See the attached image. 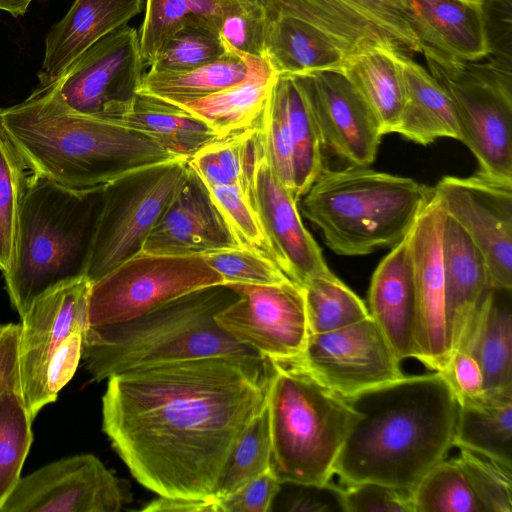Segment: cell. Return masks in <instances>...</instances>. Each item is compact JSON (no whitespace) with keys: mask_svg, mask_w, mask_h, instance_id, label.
I'll list each match as a JSON object with an SVG mask.
<instances>
[{"mask_svg":"<svg viewBox=\"0 0 512 512\" xmlns=\"http://www.w3.org/2000/svg\"><path fill=\"white\" fill-rule=\"evenodd\" d=\"M21 154L0 126V270L6 273L16 252L19 217L28 174Z\"/></svg>","mask_w":512,"mask_h":512,"instance_id":"obj_41","label":"cell"},{"mask_svg":"<svg viewBox=\"0 0 512 512\" xmlns=\"http://www.w3.org/2000/svg\"><path fill=\"white\" fill-rule=\"evenodd\" d=\"M144 0H75L49 30L37 74L40 86L56 82L90 46L127 25L143 9Z\"/></svg>","mask_w":512,"mask_h":512,"instance_id":"obj_24","label":"cell"},{"mask_svg":"<svg viewBox=\"0 0 512 512\" xmlns=\"http://www.w3.org/2000/svg\"><path fill=\"white\" fill-rule=\"evenodd\" d=\"M401 61L404 102L393 133L420 145L443 137L461 141L458 117L447 92L410 56L402 55Z\"/></svg>","mask_w":512,"mask_h":512,"instance_id":"obj_29","label":"cell"},{"mask_svg":"<svg viewBox=\"0 0 512 512\" xmlns=\"http://www.w3.org/2000/svg\"><path fill=\"white\" fill-rule=\"evenodd\" d=\"M190 172L188 159L177 157L133 171L104 187L86 269L91 283L141 252Z\"/></svg>","mask_w":512,"mask_h":512,"instance_id":"obj_9","label":"cell"},{"mask_svg":"<svg viewBox=\"0 0 512 512\" xmlns=\"http://www.w3.org/2000/svg\"><path fill=\"white\" fill-rule=\"evenodd\" d=\"M218 30L226 46L266 59V14L260 0H226Z\"/></svg>","mask_w":512,"mask_h":512,"instance_id":"obj_44","label":"cell"},{"mask_svg":"<svg viewBox=\"0 0 512 512\" xmlns=\"http://www.w3.org/2000/svg\"><path fill=\"white\" fill-rule=\"evenodd\" d=\"M410 1L414 31L422 49L462 62L480 61L489 56L482 2Z\"/></svg>","mask_w":512,"mask_h":512,"instance_id":"obj_26","label":"cell"},{"mask_svg":"<svg viewBox=\"0 0 512 512\" xmlns=\"http://www.w3.org/2000/svg\"><path fill=\"white\" fill-rule=\"evenodd\" d=\"M272 95L287 123L294 157V195L299 201L324 170V150L299 76L278 74Z\"/></svg>","mask_w":512,"mask_h":512,"instance_id":"obj_34","label":"cell"},{"mask_svg":"<svg viewBox=\"0 0 512 512\" xmlns=\"http://www.w3.org/2000/svg\"><path fill=\"white\" fill-rule=\"evenodd\" d=\"M402 55L369 45L348 55L341 68L373 112L383 135L393 133L403 107Z\"/></svg>","mask_w":512,"mask_h":512,"instance_id":"obj_32","label":"cell"},{"mask_svg":"<svg viewBox=\"0 0 512 512\" xmlns=\"http://www.w3.org/2000/svg\"><path fill=\"white\" fill-rule=\"evenodd\" d=\"M277 75L265 58L253 56L241 82L175 106L204 122L219 138L226 137L260 121Z\"/></svg>","mask_w":512,"mask_h":512,"instance_id":"obj_28","label":"cell"},{"mask_svg":"<svg viewBox=\"0 0 512 512\" xmlns=\"http://www.w3.org/2000/svg\"><path fill=\"white\" fill-rule=\"evenodd\" d=\"M207 263L223 278L224 285L243 283L274 285L291 279L267 257L239 247L204 255Z\"/></svg>","mask_w":512,"mask_h":512,"instance_id":"obj_45","label":"cell"},{"mask_svg":"<svg viewBox=\"0 0 512 512\" xmlns=\"http://www.w3.org/2000/svg\"><path fill=\"white\" fill-rule=\"evenodd\" d=\"M269 361L270 471L282 484H325L360 414L295 360Z\"/></svg>","mask_w":512,"mask_h":512,"instance_id":"obj_7","label":"cell"},{"mask_svg":"<svg viewBox=\"0 0 512 512\" xmlns=\"http://www.w3.org/2000/svg\"><path fill=\"white\" fill-rule=\"evenodd\" d=\"M293 360L345 399L404 375L401 361L371 316L310 334L303 353Z\"/></svg>","mask_w":512,"mask_h":512,"instance_id":"obj_13","label":"cell"},{"mask_svg":"<svg viewBox=\"0 0 512 512\" xmlns=\"http://www.w3.org/2000/svg\"><path fill=\"white\" fill-rule=\"evenodd\" d=\"M341 486L345 512H414L411 490L375 482Z\"/></svg>","mask_w":512,"mask_h":512,"instance_id":"obj_46","label":"cell"},{"mask_svg":"<svg viewBox=\"0 0 512 512\" xmlns=\"http://www.w3.org/2000/svg\"><path fill=\"white\" fill-rule=\"evenodd\" d=\"M33 0H0V10L9 12L14 18L23 16Z\"/></svg>","mask_w":512,"mask_h":512,"instance_id":"obj_54","label":"cell"},{"mask_svg":"<svg viewBox=\"0 0 512 512\" xmlns=\"http://www.w3.org/2000/svg\"><path fill=\"white\" fill-rule=\"evenodd\" d=\"M239 247L208 186L191 169L187 181L146 238L141 252L191 256Z\"/></svg>","mask_w":512,"mask_h":512,"instance_id":"obj_22","label":"cell"},{"mask_svg":"<svg viewBox=\"0 0 512 512\" xmlns=\"http://www.w3.org/2000/svg\"><path fill=\"white\" fill-rule=\"evenodd\" d=\"M266 17L306 22L330 37L347 55L369 45L409 56L422 47L410 0H260Z\"/></svg>","mask_w":512,"mask_h":512,"instance_id":"obj_11","label":"cell"},{"mask_svg":"<svg viewBox=\"0 0 512 512\" xmlns=\"http://www.w3.org/2000/svg\"><path fill=\"white\" fill-rule=\"evenodd\" d=\"M224 285L204 255L139 252L91 283L88 326L131 320L194 290Z\"/></svg>","mask_w":512,"mask_h":512,"instance_id":"obj_10","label":"cell"},{"mask_svg":"<svg viewBox=\"0 0 512 512\" xmlns=\"http://www.w3.org/2000/svg\"><path fill=\"white\" fill-rule=\"evenodd\" d=\"M446 214L468 235L486 263L490 285L512 289V180L481 172L444 176L434 187Z\"/></svg>","mask_w":512,"mask_h":512,"instance_id":"obj_14","label":"cell"},{"mask_svg":"<svg viewBox=\"0 0 512 512\" xmlns=\"http://www.w3.org/2000/svg\"><path fill=\"white\" fill-rule=\"evenodd\" d=\"M490 54L511 62V0L482 1Z\"/></svg>","mask_w":512,"mask_h":512,"instance_id":"obj_51","label":"cell"},{"mask_svg":"<svg viewBox=\"0 0 512 512\" xmlns=\"http://www.w3.org/2000/svg\"><path fill=\"white\" fill-rule=\"evenodd\" d=\"M421 54L453 102L461 142L476 157L479 172L512 180L511 62L493 57L456 61L428 48Z\"/></svg>","mask_w":512,"mask_h":512,"instance_id":"obj_8","label":"cell"},{"mask_svg":"<svg viewBox=\"0 0 512 512\" xmlns=\"http://www.w3.org/2000/svg\"><path fill=\"white\" fill-rule=\"evenodd\" d=\"M294 485L297 489L286 501L285 509L287 511L345 512L343 488L331 480L321 485Z\"/></svg>","mask_w":512,"mask_h":512,"instance_id":"obj_50","label":"cell"},{"mask_svg":"<svg viewBox=\"0 0 512 512\" xmlns=\"http://www.w3.org/2000/svg\"><path fill=\"white\" fill-rule=\"evenodd\" d=\"M32 422L19 386L0 394V509L21 478L33 442Z\"/></svg>","mask_w":512,"mask_h":512,"instance_id":"obj_37","label":"cell"},{"mask_svg":"<svg viewBox=\"0 0 512 512\" xmlns=\"http://www.w3.org/2000/svg\"><path fill=\"white\" fill-rule=\"evenodd\" d=\"M347 400L360 417L334 465L341 485L413 491L454 447L460 403L440 371L403 375Z\"/></svg>","mask_w":512,"mask_h":512,"instance_id":"obj_2","label":"cell"},{"mask_svg":"<svg viewBox=\"0 0 512 512\" xmlns=\"http://www.w3.org/2000/svg\"><path fill=\"white\" fill-rule=\"evenodd\" d=\"M261 122L203 146L188 159L190 168L207 186L238 185L250 192L263 149Z\"/></svg>","mask_w":512,"mask_h":512,"instance_id":"obj_36","label":"cell"},{"mask_svg":"<svg viewBox=\"0 0 512 512\" xmlns=\"http://www.w3.org/2000/svg\"><path fill=\"white\" fill-rule=\"evenodd\" d=\"M144 68L138 30L125 25L90 46L54 83L70 108L103 118L136 96Z\"/></svg>","mask_w":512,"mask_h":512,"instance_id":"obj_17","label":"cell"},{"mask_svg":"<svg viewBox=\"0 0 512 512\" xmlns=\"http://www.w3.org/2000/svg\"><path fill=\"white\" fill-rule=\"evenodd\" d=\"M19 331L20 324L0 325V394L8 388L19 386Z\"/></svg>","mask_w":512,"mask_h":512,"instance_id":"obj_52","label":"cell"},{"mask_svg":"<svg viewBox=\"0 0 512 512\" xmlns=\"http://www.w3.org/2000/svg\"><path fill=\"white\" fill-rule=\"evenodd\" d=\"M433 195L412 178L349 165L323 170L298 208L332 251L360 256L399 243Z\"/></svg>","mask_w":512,"mask_h":512,"instance_id":"obj_6","label":"cell"},{"mask_svg":"<svg viewBox=\"0 0 512 512\" xmlns=\"http://www.w3.org/2000/svg\"><path fill=\"white\" fill-rule=\"evenodd\" d=\"M459 449L414 488V512H512V467Z\"/></svg>","mask_w":512,"mask_h":512,"instance_id":"obj_20","label":"cell"},{"mask_svg":"<svg viewBox=\"0 0 512 512\" xmlns=\"http://www.w3.org/2000/svg\"><path fill=\"white\" fill-rule=\"evenodd\" d=\"M298 76L323 150L350 165L372 164L383 134L373 112L341 69Z\"/></svg>","mask_w":512,"mask_h":512,"instance_id":"obj_18","label":"cell"},{"mask_svg":"<svg viewBox=\"0 0 512 512\" xmlns=\"http://www.w3.org/2000/svg\"><path fill=\"white\" fill-rule=\"evenodd\" d=\"M0 126L31 173L74 190L103 189L138 169L177 158L154 138L70 108L55 83L0 109Z\"/></svg>","mask_w":512,"mask_h":512,"instance_id":"obj_3","label":"cell"},{"mask_svg":"<svg viewBox=\"0 0 512 512\" xmlns=\"http://www.w3.org/2000/svg\"><path fill=\"white\" fill-rule=\"evenodd\" d=\"M266 60L277 74L341 69L348 55L330 37L301 20L266 17Z\"/></svg>","mask_w":512,"mask_h":512,"instance_id":"obj_31","label":"cell"},{"mask_svg":"<svg viewBox=\"0 0 512 512\" xmlns=\"http://www.w3.org/2000/svg\"><path fill=\"white\" fill-rule=\"evenodd\" d=\"M442 261L445 316L451 355L462 343L492 287L482 254L447 214L442 230Z\"/></svg>","mask_w":512,"mask_h":512,"instance_id":"obj_25","label":"cell"},{"mask_svg":"<svg viewBox=\"0 0 512 512\" xmlns=\"http://www.w3.org/2000/svg\"><path fill=\"white\" fill-rule=\"evenodd\" d=\"M90 287L86 276L64 282L36 298L21 317L19 386L33 420L46 406L45 375L52 355L72 332L88 326Z\"/></svg>","mask_w":512,"mask_h":512,"instance_id":"obj_16","label":"cell"},{"mask_svg":"<svg viewBox=\"0 0 512 512\" xmlns=\"http://www.w3.org/2000/svg\"><path fill=\"white\" fill-rule=\"evenodd\" d=\"M227 52L217 26L201 16L185 20L150 66L155 72H182L207 65Z\"/></svg>","mask_w":512,"mask_h":512,"instance_id":"obj_40","label":"cell"},{"mask_svg":"<svg viewBox=\"0 0 512 512\" xmlns=\"http://www.w3.org/2000/svg\"><path fill=\"white\" fill-rule=\"evenodd\" d=\"M459 403L484 395L483 374L477 360L467 351L459 350L450 355L444 371Z\"/></svg>","mask_w":512,"mask_h":512,"instance_id":"obj_49","label":"cell"},{"mask_svg":"<svg viewBox=\"0 0 512 512\" xmlns=\"http://www.w3.org/2000/svg\"><path fill=\"white\" fill-rule=\"evenodd\" d=\"M238 298L216 315L217 324L261 357L284 361L303 353L309 333L302 286L225 284Z\"/></svg>","mask_w":512,"mask_h":512,"instance_id":"obj_12","label":"cell"},{"mask_svg":"<svg viewBox=\"0 0 512 512\" xmlns=\"http://www.w3.org/2000/svg\"><path fill=\"white\" fill-rule=\"evenodd\" d=\"M238 295L227 285L200 288L128 321L87 326L82 357L92 381L173 361L214 356L261 359L216 322V315Z\"/></svg>","mask_w":512,"mask_h":512,"instance_id":"obj_4","label":"cell"},{"mask_svg":"<svg viewBox=\"0 0 512 512\" xmlns=\"http://www.w3.org/2000/svg\"><path fill=\"white\" fill-rule=\"evenodd\" d=\"M128 498L99 458L79 454L21 477L0 512H118Z\"/></svg>","mask_w":512,"mask_h":512,"instance_id":"obj_15","label":"cell"},{"mask_svg":"<svg viewBox=\"0 0 512 512\" xmlns=\"http://www.w3.org/2000/svg\"><path fill=\"white\" fill-rule=\"evenodd\" d=\"M226 0H146L145 14L138 30L144 66H151L164 46L187 19L195 16L211 20L218 28ZM219 31V30H218Z\"/></svg>","mask_w":512,"mask_h":512,"instance_id":"obj_38","label":"cell"},{"mask_svg":"<svg viewBox=\"0 0 512 512\" xmlns=\"http://www.w3.org/2000/svg\"><path fill=\"white\" fill-rule=\"evenodd\" d=\"M466 1H471V2H482L483 0H466Z\"/></svg>","mask_w":512,"mask_h":512,"instance_id":"obj_55","label":"cell"},{"mask_svg":"<svg viewBox=\"0 0 512 512\" xmlns=\"http://www.w3.org/2000/svg\"><path fill=\"white\" fill-rule=\"evenodd\" d=\"M250 195L276 262L292 281L303 286L313 277L332 273L302 222L298 201L273 172L264 149L256 163Z\"/></svg>","mask_w":512,"mask_h":512,"instance_id":"obj_21","label":"cell"},{"mask_svg":"<svg viewBox=\"0 0 512 512\" xmlns=\"http://www.w3.org/2000/svg\"><path fill=\"white\" fill-rule=\"evenodd\" d=\"M103 189L74 190L28 176L14 261L3 274L20 318L46 291L86 276Z\"/></svg>","mask_w":512,"mask_h":512,"instance_id":"obj_5","label":"cell"},{"mask_svg":"<svg viewBox=\"0 0 512 512\" xmlns=\"http://www.w3.org/2000/svg\"><path fill=\"white\" fill-rule=\"evenodd\" d=\"M103 119L149 135L184 159L219 138L204 122L181 108L141 94L114 107Z\"/></svg>","mask_w":512,"mask_h":512,"instance_id":"obj_30","label":"cell"},{"mask_svg":"<svg viewBox=\"0 0 512 512\" xmlns=\"http://www.w3.org/2000/svg\"><path fill=\"white\" fill-rule=\"evenodd\" d=\"M368 303L398 359L416 358L417 301L408 233L376 267Z\"/></svg>","mask_w":512,"mask_h":512,"instance_id":"obj_23","label":"cell"},{"mask_svg":"<svg viewBox=\"0 0 512 512\" xmlns=\"http://www.w3.org/2000/svg\"><path fill=\"white\" fill-rule=\"evenodd\" d=\"M271 441L267 406L252 419L234 445L213 498L218 501L270 470Z\"/></svg>","mask_w":512,"mask_h":512,"instance_id":"obj_42","label":"cell"},{"mask_svg":"<svg viewBox=\"0 0 512 512\" xmlns=\"http://www.w3.org/2000/svg\"><path fill=\"white\" fill-rule=\"evenodd\" d=\"M271 369L266 358L214 356L121 372L107 379L102 430L148 490L214 499L234 445L266 405Z\"/></svg>","mask_w":512,"mask_h":512,"instance_id":"obj_1","label":"cell"},{"mask_svg":"<svg viewBox=\"0 0 512 512\" xmlns=\"http://www.w3.org/2000/svg\"><path fill=\"white\" fill-rule=\"evenodd\" d=\"M454 446L512 467V395L462 400Z\"/></svg>","mask_w":512,"mask_h":512,"instance_id":"obj_35","label":"cell"},{"mask_svg":"<svg viewBox=\"0 0 512 512\" xmlns=\"http://www.w3.org/2000/svg\"><path fill=\"white\" fill-rule=\"evenodd\" d=\"M208 188L240 246L253 250L277 264L252 204L250 192L238 185L208 186Z\"/></svg>","mask_w":512,"mask_h":512,"instance_id":"obj_43","label":"cell"},{"mask_svg":"<svg viewBox=\"0 0 512 512\" xmlns=\"http://www.w3.org/2000/svg\"><path fill=\"white\" fill-rule=\"evenodd\" d=\"M143 512H219L218 501L214 499H189L158 496L145 504Z\"/></svg>","mask_w":512,"mask_h":512,"instance_id":"obj_53","label":"cell"},{"mask_svg":"<svg viewBox=\"0 0 512 512\" xmlns=\"http://www.w3.org/2000/svg\"><path fill=\"white\" fill-rule=\"evenodd\" d=\"M446 212L435 194L408 232L417 301L416 359L444 371L450 358L445 316L442 230Z\"/></svg>","mask_w":512,"mask_h":512,"instance_id":"obj_19","label":"cell"},{"mask_svg":"<svg viewBox=\"0 0 512 512\" xmlns=\"http://www.w3.org/2000/svg\"><path fill=\"white\" fill-rule=\"evenodd\" d=\"M226 46V45H225ZM227 47L219 59L182 72H145L137 94L150 96L167 103L196 100L244 80L249 72L252 57Z\"/></svg>","mask_w":512,"mask_h":512,"instance_id":"obj_33","label":"cell"},{"mask_svg":"<svg viewBox=\"0 0 512 512\" xmlns=\"http://www.w3.org/2000/svg\"><path fill=\"white\" fill-rule=\"evenodd\" d=\"M459 350L479 363L485 395H512L511 290H489Z\"/></svg>","mask_w":512,"mask_h":512,"instance_id":"obj_27","label":"cell"},{"mask_svg":"<svg viewBox=\"0 0 512 512\" xmlns=\"http://www.w3.org/2000/svg\"><path fill=\"white\" fill-rule=\"evenodd\" d=\"M270 470L242 486L235 493L218 500L219 512H268L281 491Z\"/></svg>","mask_w":512,"mask_h":512,"instance_id":"obj_48","label":"cell"},{"mask_svg":"<svg viewBox=\"0 0 512 512\" xmlns=\"http://www.w3.org/2000/svg\"><path fill=\"white\" fill-rule=\"evenodd\" d=\"M310 334L338 329L370 316L365 303L333 273L303 286Z\"/></svg>","mask_w":512,"mask_h":512,"instance_id":"obj_39","label":"cell"},{"mask_svg":"<svg viewBox=\"0 0 512 512\" xmlns=\"http://www.w3.org/2000/svg\"><path fill=\"white\" fill-rule=\"evenodd\" d=\"M85 329L72 332L52 355L45 375V405L56 401L59 392L73 378L82 357V339Z\"/></svg>","mask_w":512,"mask_h":512,"instance_id":"obj_47","label":"cell"}]
</instances>
